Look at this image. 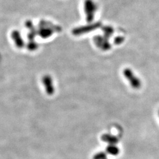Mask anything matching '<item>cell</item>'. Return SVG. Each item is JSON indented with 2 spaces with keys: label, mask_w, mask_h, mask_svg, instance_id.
<instances>
[{
  "label": "cell",
  "mask_w": 159,
  "mask_h": 159,
  "mask_svg": "<svg viewBox=\"0 0 159 159\" xmlns=\"http://www.w3.org/2000/svg\"><path fill=\"white\" fill-rule=\"evenodd\" d=\"M123 75L130 83L131 86L135 89H139L142 86V81L139 79L130 68H126L123 70Z\"/></svg>",
  "instance_id": "cell-1"
},
{
  "label": "cell",
  "mask_w": 159,
  "mask_h": 159,
  "mask_svg": "<svg viewBox=\"0 0 159 159\" xmlns=\"http://www.w3.org/2000/svg\"><path fill=\"white\" fill-rule=\"evenodd\" d=\"M84 7L86 20L88 22L90 23L93 21L95 12L97 11L96 4L93 0H85Z\"/></svg>",
  "instance_id": "cell-2"
},
{
  "label": "cell",
  "mask_w": 159,
  "mask_h": 159,
  "mask_svg": "<svg viewBox=\"0 0 159 159\" xmlns=\"http://www.w3.org/2000/svg\"><path fill=\"white\" fill-rule=\"evenodd\" d=\"M100 25V23L93 24L89 25H85L84 27H81L79 28L75 29L73 30V34L74 35H81V34H85L87 33H89L91 30H94V29L98 28Z\"/></svg>",
  "instance_id": "cell-3"
},
{
  "label": "cell",
  "mask_w": 159,
  "mask_h": 159,
  "mask_svg": "<svg viewBox=\"0 0 159 159\" xmlns=\"http://www.w3.org/2000/svg\"><path fill=\"white\" fill-rule=\"evenodd\" d=\"M44 84L46 86V91L49 95L53 94L54 92L55 91V89L53 86L52 80L50 76L47 75L44 77Z\"/></svg>",
  "instance_id": "cell-4"
},
{
  "label": "cell",
  "mask_w": 159,
  "mask_h": 159,
  "mask_svg": "<svg viewBox=\"0 0 159 159\" xmlns=\"http://www.w3.org/2000/svg\"><path fill=\"white\" fill-rule=\"evenodd\" d=\"M102 139L103 142L108 143L110 145H115L119 142V140L116 137L108 134H104L102 137Z\"/></svg>",
  "instance_id": "cell-5"
},
{
  "label": "cell",
  "mask_w": 159,
  "mask_h": 159,
  "mask_svg": "<svg viewBox=\"0 0 159 159\" xmlns=\"http://www.w3.org/2000/svg\"><path fill=\"white\" fill-rule=\"evenodd\" d=\"M107 153L111 155H117L119 153V150L116 145H110L107 148Z\"/></svg>",
  "instance_id": "cell-6"
},
{
  "label": "cell",
  "mask_w": 159,
  "mask_h": 159,
  "mask_svg": "<svg viewBox=\"0 0 159 159\" xmlns=\"http://www.w3.org/2000/svg\"><path fill=\"white\" fill-rule=\"evenodd\" d=\"M94 159H107V155L106 154L101 152L99 153H97L94 156Z\"/></svg>",
  "instance_id": "cell-7"
},
{
  "label": "cell",
  "mask_w": 159,
  "mask_h": 159,
  "mask_svg": "<svg viewBox=\"0 0 159 159\" xmlns=\"http://www.w3.org/2000/svg\"></svg>",
  "instance_id": "cell-8"
},
{
  "label": "cell",
  "mask_w": 159,
  "mask_h": 159,
  "mask_svg": "<svg viewBox=\"0 0 159 159\" xmlns=\"http://www.w3.org/2000/svg\"></svg>",
  "instance_id": "cell-9"
}]
</instances>
